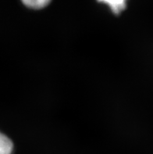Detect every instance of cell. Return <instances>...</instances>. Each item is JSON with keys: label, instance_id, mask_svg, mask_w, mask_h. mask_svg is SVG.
I'll use <instances>...</instances> for the list:
<instances>
[{"label": "cell", "instance_id": "obj_1", "mask_svg": "<svg viewBox=\"0 0 153 154\" xmlns=\"http://www.w3.org/2000/svg\"><path fill=\"white\" fill-rule=\"evenodd\" d=\"M14 145L7 136L0 132V154H12Z\"/></svg>", "mask_w": 153, "mask_h": 154}, {"label": "cell", "instance_id": "obj_2", "mask_svg": "<svg viewBox=\"0 0 153 154\" xmlns=\"http://www.w3.org/2000/svg\"><path fill=\"white\" fill-rule=\"evenodd\" d=\"M106 2L110 6L111 10L115 14H120L126 7V0H99Z\"/></svg>", "mask_w": 153, "mask_h": 154}, {"label": "cell", "instance_id": "obj_3", "mask_svg": "<svg viewBox=\"0 0 153 154\" xmlns=\"http://www.w3.org/2000/svg\"><path fill=\"white\" fill-rule=\"evenodd\" d=\"M51 0H22L23 3L27 7L33 9H41L49 3Z\"/></svg>", "mask_w": 153, "mask_h": 154}]
</instances>
